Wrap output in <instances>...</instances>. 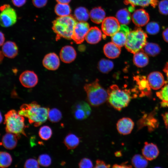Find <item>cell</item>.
Segmentation results:
<instances>
[{
    "label": "cell",
    "mask_w": 168,
    "mask_h": 168,
    "mask_svg": "<svg viewBox=\"0 0 168 168\" xmlns=\"http://www.w3.org/2000/svg\"><path fill=\"white\" fill-rule=\"evenodd\" d=\"M147 160L143 156L140 154L134 155L132 159L133 166L137 168H144L148 165Z\"/></svg>",
    "instance_id": "cell-32"
},
{
    "label": "cell",
    "mask_w": 168,
    "mask_h": 168,
    "mask_svg": "<svg viewBox=\"0 0 168 168\" xmlns=\"http://www.w3.org/2000/svg\"><path fill=\"white\" fill-rule=\"evenodd\" d=\"M12 1L15 6L20 7L22 6L26 3V0H12Z\"/></svg>",
    "instance_id": "cell-44"
},
{
    "label": "cell",
    "mask_w": 168,
    "mask_h": 168,
    "mask_svg": "<svg viewBox=\"0 0 168 168\" xmlns=\"http://www.w3.org/2000/svg\"><path fill=\"white\" fill-rule=\"evenodd\" d=\"M52 131L51 128L49 126L44 125L40 128L39 131V135L42 140H47L51 137Z\"/></svg>",
    "instance_id": "cell-36"
},
{
    "label": "cell",
    "mask_w": 168,
    "mask_h": 168,
    "mask_svg": "<svg viewBox=\"0 0 168 168\" xmlns=\"http://www.w3.org/2000/svg\"><path fill=\"white\" fill-rule=\"evenodd\" d=\"M130 31L126 25L121 24L119 30L112 36V42L120 47L124 46Z\"/></svg>",
    "instance_id": "cell-13"
},
{
    "label": "cell",
    "mask_w": 168,
    "mask_h": 168,
    "mask_svg": "<svg viewBox=\"0 0 168 168\" xmlns=\"http://www.w3.org/2000/svg\"><path fill=\"white\" fill-rule=\"evenodd\" d=\"M39 164L43 166L47 167L51 163V159L50 156L46 154H42L38 157V160Z\"/></svg>",
    "instance_id": "cell-38"
},
{
    "label": "cell",
    "mask_w": 168,
    "mask_h": 168,
    "mask_svg": "<svg viewBox=\"0 0 168 168\" xmlns=\"http://www.w3.org/2000/svg\"><path fill=\"white\" fill-rule=\"evenodd\" d=\"M2 53L6 57L10 58L16 57L18 53V48L14 42L12 41H7L2 45Z\"/></svg>",
    "instance_id": "cell-19"
},
{
    "label": "cell",
    "mask_w": 168,
    "mask_h": 168,
    "mask_svg": "<svg viewBox=\"0 0 168 168\" xmlns=\"http://www.w3.org/2000/svg\"><path fill=\"white\" fill-rule=\"evenodd\" d=\"M43 66L50 70H55L59 68L60 60L58 55L54 53H50L46 54L42 61Z\"/></svg>",
    "instance_id": "cell-15"
},
{
    "label": "cell",
    "mask_w": 168,
    "mask_h": 168,
    "mask_svg": "<svg viewBox=\"0 0 168 168\" xmlns=\"http://www.w3.org/2000/svg\"><path fill=\"white\" fill-rule=\"evenodd\" d=\"M113 168H131L132 166L131 165L127 164L126 162L122 163L121 164H115L112 166Z\"/></svg>",
    "instance_id": "cell-45"
},
{
    "label": "cell",
    "mask_w": 168,
    "mask_h": 168,
    "mask_svg": "<svg viewBox=\"0 0 168 168\" xmlns=\"http://www.w3.org/2000/svg\"><path fill=\"white\" fill-rule=\"evenodd\" d=\"M49 108L41 107L36 102L24 104L20 108L18 114L27 118L29 123L38 127L45 122L48 118Z\"/></svg>",
    "instance_id": "cell-1"
},
{
    "label": "cell",
    "mask_w": 168,
    "mask_h": 168,
    "mask_svg": "<svg viewBox=\"0 0 168 168\" xmlns=\"http://www.w3.org/2000/svg\"><path fill=\"white\" fill-rule=\"evenodd\" d=\"M5 40L4 34L0 31V46L3 45Z\"/></svg>",
    "instance_id": "cell-48"
},
{
    "label": "cell",
    "mask_w": 168,
    "mask_h": 168,
    "mask_svg": "<svg viewBox=\"0 0 168 168\" xmlns=\"http://www.w3.org/2000/svg\"><path fill=\"white\" fill-rule=\"evenodd\" d=\"M74 17L79 21H86L90 17L89 13L85 7H80L75 10Z\"/></svg>",
    "instance_id": "cell-30"
},
{
    "label": "cell",
    "mask_w": 168,
    "mask_h": 168,
    "mask_svg": "<svg viewBox=\"0 0 168 168\" xmlns=\"http://www.w3.org/2000/svg\"><path fill=\"white\" fill-rule=\"evenodd\" d=\"M84 89L89 102L93 106L99 105L108 100L107 91L100 85L98 79L91 83L86 84Z\"/></svg>",
    "instance_id": "cell-5"
},
{
    "label": "cell",
    "mask_w": 168,
    "mask_h": 168,
    "mask_svg": "<svg viewBox=\"0 0 168 168\" xmlns=\"http://www.w3.org/2000/svg\"><path fill=\"white\" fill-rule=\"evenodd\" d=\"M156 95L161 100V106L168 107V83L163 86L160 91L157 92Z\"/></svg>",
    "instance_id": "cell-31"
},
{
    "label": "cell",
    "mask_w": 168,
    "mask_h": 168,
    "mask_svg": "<svg viewBox=\"0 0 168 168\" xmlns=\"http://www.w3.org/2000/svg\"><path fill=\"white\" fill-rule=\"evenodd\" d=\"M133 62L134 64L138 67H144L148 63V56L143 51L141 50L134 54Z\"/></svg>",
    "instance_id": "cell-24"
},
{
    "label": "cell",
    "mask_w": 168,
    "mask_h": 168,
    "mask_svg": "<svg viewBox=\"0 0 168 168\" xmlns=\"http://www.w3.org/2000/svg\"><path fill=\"white\" fill-rule=\"evenodd\" d=\"M163 71L166 75L168 83V62L166 63L163 69Z\"/></svg>",
    "instance_id": "cell-49"
},
{
    "label": "cell",
    "mask_w": 168,
    "mask_h": 168,
    "mask_svg": "<svg viewBox=\"0 0 168 168\" xmlns=\"http://www.w3.org/2000/svg\"><path fill=\"white\" fill-rule=\"evenodd\" d=\"M103 51L105 56L110 58H117L121 52L120 47L113 42L108 43L104 46Z\"/></svg>",
    "instance_id": "cell-21"
},
{
    "label": "cell",
    "mask_w": 168,
    "mask_h": 168,
    "mask_svg": "<svg viewBox=\"0 0 168 168\" xmlns=\"http://www.w3.org/2000/svg\"><path fill=\"white\" fill-rule=\"evenodd\" d=\"M2 53L0 51V63H1L3 58V56Z\"/></svg>",
    "instance_id": "cell-51"
},
{
    "label": "cell",
    "mask_w": 168,
    "mask_h": 168,
    "mask_svg": "<svg viewBox=\"0 0 168 168\" xmlns=\"http://www.w3.org/2000/svg\"><path fill=\"white\" fill-rule=\"evenodd\" d=\"M160 28L159 25L155 21L148 22L146 25V30L150 35H154L157 34L159 31Z\"/></svg>",
    "instance_id": "cell-37"
},
{
    "label": "cell",
    "mask_w": 168,
    "mask_h": 168,
    "mask_svg": "<svg viewBox=\"0 0 168 168\" xmlns=\"http://www.w3.org/2000/svg\"><path fill=\"white\" fill-rule=\"evenodd\" d=\"M162 35L164 41L168 43V27L163 31Z\"/></svg>",
    "instance_id": "cell-46"
},
{
    "label": "cell",
    "mask_w": 168,
    "mask_h": 168,
    "mask_svg": "<svg viewBox=\"0 0 168 168\" xmlns=\"http://www.w3.org/2000/svg\"><path fill=\"white\" fill-rule=\"evenodd\" d=\"M125 4H130L134 7L136 6H140L142 7L148 6L149 5L154 8L158 3L157 0H125Z\"/></svg>",
    "instance_id": "cell-26"
},
{
    "label": "cell",
    "mask_w": 168,
    "mask_h": 168,
    "mask_svg": "<svg viewBox=\"0 0 168 168\" xmlns=\"http://www.w3.org/2000/svg\"><path fill=\"white\" fill-rule=\"evenodd\" d=\"M48 118L49 120L52 122H58L61 119L62 114L58 109L56 108H52L49 110Z\"/></svg>",
    "instance_id": "cell-35"
},
{
    "label": "cell",
    "mask_w": 168,
    "mask_h": 168,
    "mask_svg": "<svg viewBox=\"0 0 168 168\" xmlns=\"http://www.w3.org/2000/svg\"><path fill=\"white\" fill-rule=\"evenodd\" d=\"M63 142L68 149H72L78 146L80 143V139L75 134L70 133L65 137Z\"/></svg>",
    "instance_id": "cell-27"
},
{
    "label": "cell",
    "mask_w": 168,
    "mask_h": 168,
    "mask_svg": "<svg viewBox=\"0 0 168 168\" xmlns=\"http://www.w3.org/2000/svg\"><path fill=\"white\" fill-rule=\"evenodd\" d=\"M71 0H56L58 3L68 4Z\"/></svg>",
    "instance_id": "cell-50"
},
{
    "label": "cell",
    "mask_w": 168,
    "mask_h": 168,
    "mask_svg": "<svg viewBox=\"0 0 168 168\" xmlns=\"http://www.w3.org/2000/svg\"><path fill=\"white\" fill-rule=\"evenodd\" d=\"M110 165L106 164L103 161L98 159L96 161V164L95 168H109Z\"/></svg>",
    "instance_id": "cell-43"
},
{
    "label": "cell",
    "mask_w": 168,
    "mask_h": 168,
    "mask_svg": "<svg viewBox=\"0 0 168 168\" xmlns=\"http://www.w3.org/2000/svg\"><path fill=\"white\" fill-rule=\"evenodd\" d=\"M116 16L119 23L122 25H127L128 24L132 19L129 11L125 8L119 10Z\"/></svg>",
    "instance_id": "cell-28"
},
{
    "label": "cell",
    "mask_w": 168,
    "mask_h": 168,
    "mask_svg": "<svg viewBox=\"0 0 168 168\" xmlns=\"http://www.w3.org/2000/svg\"><path fill=\"white\" fill-rule=\"evenodd\" d=\"M2 117L1 112H0V124L2 122Z\"/></svg>",
    "instance_id": "cell-52"
},
{
    "label": "cell",
    "mask_w": 168,
    "mask_h": 168,
    "mask_svg": "<svg viewBox=\"0 0 168 168\" xmlns=\"http://www.w3.org/2000/svg\"><path fill=\"white\" fill-rule=\"evenodd\" d=\"M0 25L2 26L9 27L16 23L17 19L16 12L9 5H3L0 7Z\"/></svg>",
    "instance_id": "cell-7"
},
{
    "label": "cell",
    "mask_w": 168,
    "mask_h": 168,
    "mask_svg": "<svg viewBox=\"0 0 168 168\" xmlns=\"http://www.w3.org/2000/svg\"><path fill=\"white\" fill-rule=\"evenodd\" d=\"M134 24L138 27L147 25L150 20L148 13L143 9H139L134 11L131 16Z\"/></svg>",
    "instance_id": "cell-14"
},
{
    "label": "cell",
    "mask_w": 168,
    "mask_h": 168,
    "mask_svg": "<svg viewBox=\"0 0 168 168\" xmlns=\"http://www.w3.org/2000/svg\"><path fill=\"white\" fill-rule=\"evenodd\" d=\"M33 5L38 8H41L45 6L48 0H32Z\"/></svg>",
    "instance_id": "cell-42"
},
{
    "label": "cell",
    "mask_w": 168,
    "mask_h": 168,
    "mask_svg": "<svg viewBox=\"0 0 168 168\" xmlns=\"http://www.w3.org/2000/svg\"><path fill=\"white\" fill-rule=\"evenodd\" d=\"M147 79L150 88L154 90L161 88L165 83L162 74L158 71H154L150 73Z\"/></svg>",
    "instance_id": "cell-12"
},
{
    "label": "cell",
    "mask_w": 168,
    "mask_h": 168,
    "mask_svg": "<svg viewBox=\"0 0 168 168\" xmlns=\"http://www.w3.org/2000/svg\"><path fill=\"white\" fill-rule=\"evenodd\" d=\"M12 161V158L8 153L0 152V167L6 168L9 166Z\"/></svg>",
    "instance_id": "cell-34"
},
{
    "label": "cell",
    "mask_w": 168,
    "mask_h": 168,
    "mask_svg": "<svg viewBox=\"0 0 168 168\" xmlns=\"http://www.w3.org/2000/svg\"><path fill=\"white\" fill-rule=\"evenodd\" d=\"M141 50L144 52L148 56L154 57L160 53L161 49L156 43L147 42Z\"/></svg>",
    "instance_id": "cell-25"
},
{
    "label": "cell",
    "mask_w": 168,
    "mask_h": 168,
    "mask_svg": "<svg viewBox=\"0 0 168 168\" xmlns=\"http://www.w3.org/2000/svg\"><path fill=\"white\" fill-rule=\"evenodd\" d=\"M114 63L111 61L104 58L101 59L98 63V68L103 73H106L113 68Z\"/></svg>",
    "instance_id": "cell-33"
},
{
    "label": "cell",
    "mask_w": 168,
    "mask_h": 168,
    "mask_svg": "<svg viewBox=\"0 0 168 168\" xmlns=\"http://www.w3.org/2000/svg\"><path fill=\"white\" fill-rule=\"evenodd\" d=\"M102 37L101 30L97 27H92L90 28L85 39L88 43L94 44L98 43L101 40Z\"/></svg>",
    "instance_id": "cell-20"
},
{
    "label": "cell",
    "mask_w": 168,
    "mask_h": 168,
    "mask_svg": "<svg viewBox=\"0 0 168 168\" xmlns=\"http://www.w3.org/2000/svg\"><path fill=\"white\" fill-rule=\"evenodd\" d=\"M19 81L24 87L30 88L35 86L38 83V79L37 75L33 71L26 70L20 75Z\"/></svg>",
    "instance_id": "cell-11"
},
{
    "label": "cell",
    "mask_w": 168,
    "mask_h": 168,
    "mask_svg": "<svg viewBox=\"0 0 168 168\" xmlns=\"http://www.w3.org/2000/svg\"><path fill=\"white\" fill-rule=\"evenodd\" d=\"M120 23L117 19L113 16L105 18L102 22L101 29L106 35L112 36L119 29Z\"/></svg>",
    "instance_id": "cell-8"
},
{
    "label": "cell",
    "mask_w": 168,
    "mask_h": 168,
    "mask_svg": "<svg viewBox=\"0 0 168 168\" xmlns=\"http://www.w3.org/2000/svg\"><path fill=\"white\" fill-rule=\"evenodd\" d=\"M147 34L140 28L130 30L127 37L125 48L134 54L142 49L147 42Z\"/></svg>",
    "instance_id": "cell-6"
},
{
    "label": "cell",
    "mask_w": 168,
    "mask_h": 168,
    "mask_svg": "<svg viewBox=\"0 0 168 168\" xmlns=\"http://www.w3.org/2000/svg\"><path fill=\"white\" fill-rule=\"evenodd\" d=\"M134 126L133 121L128 117H124L120 119L116 124L118 132L123 135L130 134L133 129Z\"/></svg>",
    "instance_id": "cell-16"
},
{
    "label": "cell",
    "mask_w": 168,
    "mask_h": 168,
    "mask_svg": "<svg viewBox=\"0 0 168 168\" xmlns=\"http://www.w3.org/2000/svg\"><path fill=\"white\" fill-rule=\"evenodd\" d=\"M159 12L164 15H168V0H161L158 3Z\"/></svg>",
    "instance_id": "cell-39"
},
{
    "label": "cell",
    "mask_w": 168,
    "mask_h": 168,
    "mask_svg": "<svg viewBox=\"0 0 168 168\" xmlns=\"http://www.w3.org/2000/svg\"><path fill=\"white\" fill-rule=\"evenodd\" d=\"M76 52L74 48L70 45H66L61 49L60 58L62 62L65 63H70L76 58Z\"/></svg>",
    "instance_id": "cell-17"
},
{
    "label": "cell",
    "mask_w": 168,
    "mask_h": 168,
    "mask_svg": "<svg viewBox=\"0 0 168 168\" xmlns=\"http://www.w3.org/2000/svg\"><path fill=\"white\" fill-rule=\"evenodd\" d=\"M72 112L74 117L78 120H83L87 118L90 114L91 108L89 105L84 101L75 103L72 106Z\"/></svg>",
    "instance_id": "cell-10"
},
{
    "label": "cell",
    "mask_w": 168,
    "mask_h": 168,
    "mask_svg": "<svg viewBox=\"0 0 168 168\" xmlns=\"http://www.w3.org/2000/svg\"><path fill=\"white\" fill-rule=\"evenodd\" d=\"M90 29L89 24L86 21L77 22L75 26L72 39L77 44L82 43Z\"/></svg>",
    "instance_id": "cell-9"
},
{
    "label": "cell",
    "mask_w": 168,
    "mask_h": 168,
    "mask_svg": "<svg viewBox=\"0 0 168 168\" xmlns=\"http://www.w3.org/2000/svg\"><path fill=\"white\" fill-rule=\"evenodd\" d=\"M162 116L165 126L167 127H168V112L163 114Z\"/></svg>",
    "instance_id": "cell-47"
},
{
    "label": "cell",
    "mask_w": 168,
    "mask_h": 168,
    "mask_svg": "<svg viewBox=\"0 0 168 168\" xmlns=\"http://www.w3.org/2000/svg\"><path fill=\"white\" fill-rule=\"evenodd\" d=\"M107 91L109 103L118 111L127 106L132 98L130 91L121 89L116 85L110 86Z\"/></svg>",
    "instance_id": "cell-3"
},
{
    "label": "cell",
    "mask_w": 168,
    "mask_h": 168,
    "mask_svg": "<svg viewBox=\"0 0 168 168\" xmlns=\"http://www.w3.org/2000/svg\"><path fill=\"white\" fill-rule=\"evenodd\" d=\"M56 14L59 16H64L70 15L72 12L70 7L68 4L58 3L54 8Z\"/></svg>",
    "instance_id": "cell-29"
},
{
    "label": "cell",
    "mask_w": 168,
    "mask_h": 168,
    "mask_svg": "<svg viewBox=\"0 0 168 168\" xmlns=\"http://www.w3.org/2000/svg\"><path fill=\"white\" fill-rule=\"evenodd\" d=\"M38 161L33 158H30L26 160L24 165L25 168H39Z\"/></svg>",
    "instance_id": "cell-40"
},
{
    "label": "cell",
    "mask_w": 168,
    "mask_h": 168,
    "mask_svg": "<svg viewBox=\"0 0 168 168\" xmlns=\"http://www.w3.org/2000/svg\"><path fill=\"white\" fill-rule=\"evenodd\" d=\"M79 168H90L93 167L92 162L90 159L86 158H84L80 161L78 164Z\"/></svg>",
    "instance_id": "cell-41"
},
{
    "label": "cell",
    "mask_w": 168,
    "mask_h": 168,
    "mask_svg": "<svg viewBox=\"0 0 168 168\" xmlns=\"http://www.w3.org/2000/svg\"><path fill=\"white\" fill-rule=\"evenodd\" d=\"M74 16L71 15L64 16H59L54 20L52 29L56 34V39L63 38L72 39L74 28L77 23Z\"/></svg>",
    "instance_id": "cell-2"
},
{
    "label": "cell",
    "mask_w": 168,
    "mask_h": 168,
    "mask_svg": "<svg viewBox=\"0 0 168 168\" xmlns=\"http://www.w3.org/2000/svg\"><path fill=\"white\" fill-rule=\"evenodd\" d=\"M143 156L148 160L151 161L158 156L159 151L156 145L152 143L146 142L142 149Z\"/></svg>",
    "instance_id": "cell-18"
},
{
    "label": "cell",
    "mask_w": 168,
    "mask_h": 168,
    "mask_svg": "<svg viewBox=\"0 0 168 168\" xmlns=\"http://www.w3.org/2000/svg\"><path fill=\"white\" fill-rule=\"evenodd\" d=\"M18 139L19 138L16 135L11 133H7L2 137V144L6 149L12 150L16 146Z\"/></svg>",
    "instance_id": "cell-22"
},
{
    "label": "cell",
    "mask_w": 168,
    "mask_h": 168,
    "mask_svg": "<svg viewBox=\"0 0 168 168\" xmlns=\"http://www.w3.org/2000/svg\"><path fill=\"white\" fill-rule=\"evenodd\" d=\"M89 16L93 22L99 24L102 23L105 19V13L101 7H96L91 10L89 13Z\"/></svg>",
    "instance_id": "cell-23"
},
{
    "label": "cell",
    "mask_w": 168,
    "mask_h": 168,
    "mask_svg": "<svg viewBox=\"0 0 168 168\" xmlns=\"http://www.w3.org/2000/svg\"><path fill=\"white\" fill-rule=\"evenodd\" d=\"M25 119L14 110H11L5 115L4 124L7 133L14 134L19 138L21 134L26 136L24 129Z\"/></svg>",
    "instance_id": "cell-4"
}]
</instances>
